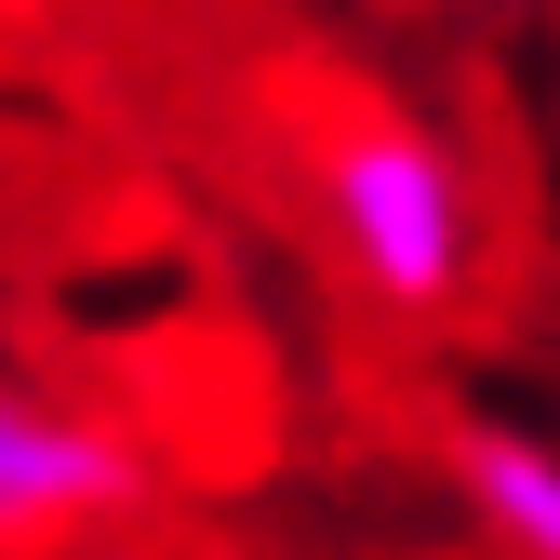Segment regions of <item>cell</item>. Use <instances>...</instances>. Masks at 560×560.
<instances>
[{
    "instance_id": "cell-1",
    "label": "cell",
    "mask_w": 560,
    "mask_h": 560,
    "mask_svg": "<svg viewBox=\"0 0 560 560\" xmlns=\"http://www.w3.org/2000/svg\"><path fill=\"white\" fill-rule=\"evenodd\" d=\"M320 228H334L347 280L400 320L467 307V280H480V187L428 120H387V107L334 120L320 133Z\"/></svg>"
},
{
    "instance_id": "cell-2",
    "label": "cell",
    "mask_w": 560,
    "mask_h": 560,
    "mask_svg": "<svg viewBox=\"0 0 560 560\" xmlns=\"http://www.w3.org/2000/svg\"><path fill=\"white\" fill-rule=\"evenodd\" d=\"M133 508H148V454H133L107 413L0 374V560L67 547V534H107Z\"/></svg>"
},
{
    "instance_id": "cell-3",
    "label": "cell",
    "mask_w": 560,
    "mask_h": 560,
    "mask_svg": "<svg viewBox=\"0 0 560 560\" xmlns=\"http://www.w3.org/2000/svg\"><path fill=\"white\" fill-rule=\"evenodd\" d=\"M454 494L508 560H560V441L521 413H467L454 428Z\"/></svg>"
}]
</instances>
